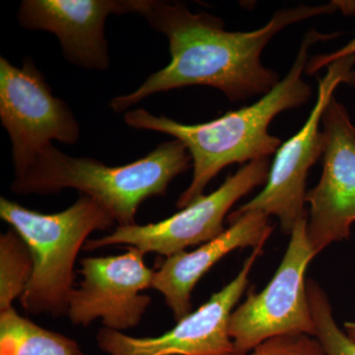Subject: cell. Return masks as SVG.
I'll use <instances>...</instances> for the list:
<instances>
[{
  "label": "cell",
  "mask_w": 355,
  "mask_h": 355,
  "mask_svg": "<svg viewBox=\"0 0 355 355\" xmlns=\"http://www.w3.org/2000/svg\"><path fill=\"white\" fill-rule=\"evenodd\" d=\"M336 10L355 13V4H302L277 11L260 29L229 32L220 18L205 12L193 13L184 4L135 0V13L167 37L171 60L137 90L114 97L110 106L116 113H123L149 96L187 86L218 89L231 102L268 94L280 77L261 64L266 44L287 26Z\"/></svg>",
  "instance_id": "1"
},
{
  "label": "cell",
  "mask_w": 355,
  "mask_h": 355,
  "mask_svg": "<svg viewBox=\"0 0 355 355\" xmlns=\"http://www.w3.org/2000/svg\"><path fill=\"white\" fill-rule=\"evenodd\" d=\"M338 35L310 29L302 40L295 62L284 79L259 101L224 114L216 120L184 125L165 116H155L142 108L125 113L123 120L128 127L171 135L181 140L190 153L193 179L178 198V209H184L205 195L207 184L227 166L236 163L245 165L277 153L282 140L268 132L270 123L282 112L299 108L309 101L312 90L302 74L309 62L310 48L318 42L328 41Z\"/></svg>",
  "instance_id": "2"
},
{
  "label": "cell",
  "mask_w": 355,
  "mask_h": 355,
  "mask_svg": "<svg viewBox=\"0 0 355 355\" xmlns=\"http://www.w3.org/2000/svg\"><path fill=\"white\" fill-rule=\"evenodd\" d=\"M193 164L179 139L159 144L144 157L110 167L87 157H72L55 146L44 148L24 172L15 175L11 191L16 195H53L74 189L108 210L116 226L135 224L140 205L165 196L175 178Z\"/></svg>",
  "instance_id": "3"
},
{
  "label": "cell",
  "mask_w": 355,
  "mask_h": 355,
  "mask_svg": "<svg viewBox=\"0 0 355 355\" xmlns=\"http://www.w3.org/2000/svg\"><path fill=\"white\" fill-rule=\"evenodd\" d=\"M0 217L24 240L34 261L32 279L19 299L30 314L67 315L77 256L91 233L116 225L111 214L87 196L69 209L46 214L0 198Z\"/></svg>",
  "instance_id": "4"
},
{
  "label": "cell",
  "mask_w": 355,
  "mask_h": 355,
  "mask_svg": "<svg viewBox=\"0 0 355 355\" xmlns=\"http://www.w3.org/2000/svg\"><path fill=\"white\" fill-rule=\"evenodd\" d=\"M282 263L268 286L249 291L229 321L234 355H246L268 338L304 334L316 336L306 272L317 254L307 234V216L291 231Z\"/></svg>",
  "instance_id": "5"
},
{
  "label": "cell",
  "mask_w": 355,
  "mask_h": 355,
  "mask_svg": "<svg viewBox=\"0 0 355 355\" xmlns=\"http://www.w3.org/2000/svg\"><path fill=\"white\" fill-rule=\"evenodd\" d=\"M270 170L268 158L247 163L229 175L217 190L202 196L174 216L144 225L116 226L110 234L89 239L83 250L127 245L144 254L168 258L187 248L205 244L224 232V219L238 200L265 186Z\"/></svg>",
  "instance_id": "6"
},
{
  "label": "cell",
  "mask_w": 355,
  "mask_h": 355,
  "mask_svg": "<svg viewBox=\"0 0 355 355\" xmlns=\"http://www.w3.org/2000/svg\"><path fill=\"white\" fill-rule=\"evenodd\" d=\"M354 64L355 55H352L327 67L324 76L318 78L316 104L309 118L295 135L277 149L263 190L230 216L263 212L277 217L286 234H291L297 222L308 216L305 209L308 172L324 150L323 132L320 130L322 116L338 86L355 84Z\"/></svg>",
  "instance_id": "7"
},
{
  "label": "cell",
  "mask_w": 355,
  "mask_h": 355,
  "mask_svg": "<svg viewBox=\"0 0 355 355\" xmlns=\"http://www.w3.org/2000/svg\"><path fill=\"white\" fill-rule=\"evenodd\" d=\"M0 121L10 137L15 175L24 172L53 140L74 144L80 133L69 105L53 95L30 58L21 67L0 58Z\"/></svg>",
  "instance_id": "8"
},
{
  "label": "cell",
  "mask_w": 355,
  "mask_h": 355,
  "mask_svg": "<svg viewBox=\"0 0 355 355\" xmlns=\"http://www.w3.org/2000/svg\"><path fill=\"white\" fill-rule=\"evenodd\" d=\"M144 254L130 248L118 256L83 259V279L70 293L67 306L70 322L88 327L101 319L104 328L121 333L139 326L151 303L144 291L153 288L154 279Z\"/></svg>",
  "instance_id": "9"
},
{
  "label": "cell",
  "mask_w": 355,
  "mask_h": 355,
  "mask_svg": "<svg viewBox=\"0 0 355 355\" xmlns=\"http://www.w3.org/2000/svg\"><path fill=\"white\" fill-rule=\"evenodd\" d=\"M263 248L254 249L234 279L171 330L158 336L135 338L103 327L96 336L98 347L108 355H234L229 321L249 286L252 268Z\"/></svg>",
  "instance_id": "10"
},
{
  "label": "cell",
  "mask_w": 355,
  "mask_h": 355,
  "mask_svg": "<svg viewBox=\"0 0 355 355\" xmlns=\"http://www.w3.org/2000/svg\"><path fill=\"white\" fill-rule=\"evenodd\" d=\"M322 125L323 173L316 187L306 193L308 239L317 254L349 239L355 222V125L334 97Z\"/></svg>",
  "instance_id": "11"
},
{
  "label": "cell",
  "mask_w": 355,
  "mask_h": 355,
  "mask_svg": "<svg viewBox=\"0 0 355 355\" xmlns=\"http://www.w3.org/2000/svg\"><path fill=\"white\" fill-rule=\"evenodd\" d=\"M128 13H135V0H23L17 16L24 29L55 35L67 62L107 70V18Z\"/></svg>",
  "instance_id": "12"
},
{
  "label": "cell",
  "mask_w": 355,
  "mask_h": 355,
  "mask_svg": "<svg viewBox=\"0 0 355 355\" xmlns=\"http://www.w3.org/2000/svg\"><path fill=\"white\" fill-rule=\"evenodd\" d=\"M228 221L229 227L214 239L165 258L154 270L153 288L164 296L177 322L193 312L191 292L212 266L236 250L265 246L273 231L270 216L261 211L229 216Z\"/></svg>",
  "instance_id": "13"
},
{
  "label": "cell",
  "mask_w": 355,
  "mask_h": 355,
  "mask_svg": "<svg viewBox=\"0 0 355 355\" xmlns=\"http://www.w3.org/2000/svg\"><path fill=\"white\" fill-rule=\"evenodd\" d=\"M0 355H85L76 340L18 314L0 311Z\"/></svg>",
  "instance_id": "14"
},
{
  "label": "cell",
  "mask_w": 355,
  "mask_h": 355,
  "mask_svg": "<svg viewBox=\"0 0 355 355\" xmlns=\"http://www.w3.org/2000/svg\"><path fill=\"white\" fill-rule=\"evenodd\" d=\"M34 270L29 248L14 229L0 235V311L13 307L24 294Z\"/></svg>",
  "instance_id": "15"
},
{
  "label": "cell",
  "mask_w": 355,
  "mask_h": 355,
  "mask_svg": "<svg viewBox=\"0 0 355 355\" xmlns=\"http://www.w3.org/2000/svg\"><path fill=\"white\" fill-rule=\"evenodd\" d=\"M307 294L316 338L327 355H355V342L336 324L328 294L316 280L307 279Z\"/></svg>",
  "instance_id": "16"
},
{
  "label": "cell",
  "mask_w": 355,
  "mask_h": 355,
  "mask_svg": "<svg viewBox=\"0 0 355 355\" xmlns=\"http://www.w3.org/2000/svg\"><path fill=\"white\" fill-rule=\"evenodd\" d=\"M246 355H327L316 336L298 334L268 338Z\"/></svg>",
  "instance_id": "17"
},
{
  "label": "cell",
  "mask_w": 355,
  "mask_h": 355,
  "mask_svg": "<svg viewBox=\"0 0 355 355\" xmlns=\"http://www.w3.org/2000/svg\"><path fill=\"white\" fill-rule=\"evenodd\" d=\"M355 55V37L349 44H345L340 50L334 51L331 53H324V55H316L309 60L307 67H306L305 72L308 76H313L320 69L324 67H328L331 62L340 60V58L349 57V55Z\"/></svg>",
  "instance_id": "18"
},
{
  "label": "cell",
  "mask_w": 355,
  "mask_h": 355,
  "mask_svg": "<svg viewBox=\"0 0 355 355\" xmlns=\"http://www.w3.org/2000/svg\"><path fill=\"white\" fill-rule=\"evenodd\" d=\"M343 331L355 342V322L347 321L343 324Z\"/></svg>",
  "instance_id": "19"
}]
</instances>
